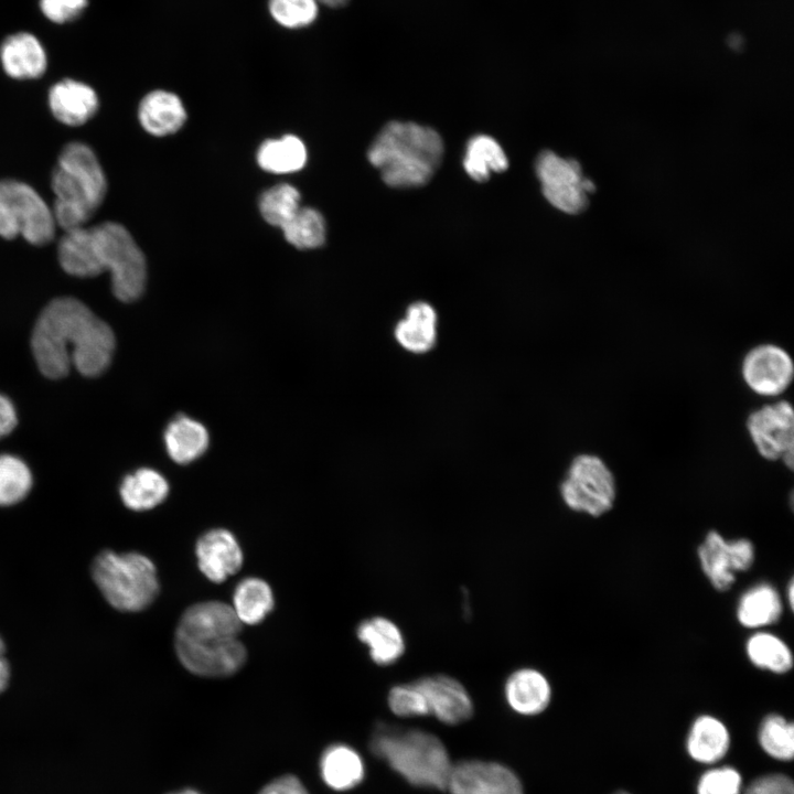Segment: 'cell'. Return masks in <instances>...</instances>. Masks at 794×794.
<instances>
[{
    "label": "cell",
    "instance_id": "obj_1",
    "mask_svg": "<svg viewBox=\"0 0 794 794\" xmlns=\"http://www.w3.org/2000/svg\"><path fill=\"white\" fill-rule=\"evenodd\" d=\"M31 347L40 371L49 378L64 377L71 366L94 377L110 364L115 335L83 302L64 297L52 300L41 312Z\"/></svg>",
    "mask_w": 794,
    "mask_h": 794
},
{
    "label": "cell",
    "instance_id": "obj_2",
    "mask_svg": "<svg viewBox=\"0 0 794 794\" xmlns=\"http://www.w3.org/2000/svg\"><path fill=\"white\" fill-rule=\"evenodd\" d=\"M57 255L62 268L72 276L87 278L109 271L112 292L120 301H135L144 290V256L130 233L118 223L66 230L58 243Z\"/></svg>",
    "mask_w": 794,
    "mask_h": 794
},
{
    "label": "cell",
    "instance_id": "obj_3",
    "mask_svg": "<svg viewBox=\"0 0 794 794\" xmlns=\"http://www.w3.org/2000/svg\"><path fill=\"white\" fill-rule=\"evenodd\" d=\"M243 624L232 605L203 601L181 615L174 636L180 663L201 677H227L245 664L247 651L239 640Z\"/></svg>",
    "mask_w": 794,
    "mask_h": 794
},
{
    "label": "cell",
    "instance_id": "obj_4",
    "mask_svg": "<svg viewBox=\"0 0 794 794\" xmlns=\"http://www.w3.org/2000/svg\"><path fill=\"white\" fill-rule=\"evenodd\" d=\"M443 154L440 135L416 122L390 121L373 140L368 161L391 187L425 185L439 168Z\"/></svg>",
    "mask_w": 794,
    "mask_h": 794
},
{
    "label": "cell",
    "instance_id": "obj_5",
    "mask_svg": "<svg viewBox=\"0 0 794 794\" xmlns=\"http://www.w3.org/2000/svg\"><path fill=\"white\" fill-rule=\"evenodd\" d=\"M53 216L65 232L83 227L103 203L107 181L94 151L71 142L62 150L52 174Z\"/></svg>",
    "mask_w": 794,
    "mask_h": 794
},
{
    "label": "cell",
    "instance_id": "obj_6",
    "mask_svg": "<svg viewBox=\"0 0 794 794\" xmlns=\"http://www.w3.org/2000/svg\"><path fill=\"white\" fill-rule=\"evenodd\" d=\"M369 749L411 785L447 788L452 764L446 747L434 734L379 723Z\"/></svg>",
    "mask_w": 794,
    "mask_h": 794
},
{
    "label": "cell",
    "instance_id": "obj_7",
    "mask_svg": "<svg viewBox=\"0 0 794 794\" xmlns=\"http://www.w3.org/2000/svg\"><path fill=\"white\" fill-rule=\"evenodd\" d=\"M92 575L108 603L119 611H142L159 594L155 566L139 552L105 550L95 558Z\"/></svg>",
    "mask_w": 794,
    "mask_h": 794
},
{
    "label": "cell",
    "instance_id": "obj_8",
    "mask_svg": "<svg viewBox=\"0 0 794 794\" xmlns=\"http://www.w3.org/2000/svg\"><path fill=\"white\" fill-rule=\"evenodd\" d=\"M559 492L569 509L601 517L613 508L618 487L612 470L600 455L580 453L572 458Z\"/></svg>",
    "mask_w": 794,
    "mask_h": 794
},
{
    "label": "cell",
    "instance_id": "obj_9",
    "mask_svg": "<svg viewBox=\"0 0 794 794\" xmlns=\"http://www.w3.org/2000/svg\"><path fill=\"white\" fill-rule=\"evenodd\" d=\"M55 232L53 212L39 193L15 180H0V236H22L33 245L52 240Z\"/></svg>",
    "mask_w": 794,
    "mask_h": 794
},
{
    "label": "cell",
    "instance_id": "obj_10",
    "mask_svg": "<svg viewBox=\"0 0 794 794\" xmlns=\"http://www.w3.org/2000/svg\"><path fill=\"white\" fill-rule=\"evenodd\" d=\"M535 169L541 192L554 207L572 215L587 208L588 194L596 190V184L583 175L578 161L544 150L536 159Z\"/></svg>",
    "mask_w": 794,
    "mask_h": 794
},
{
    "label": "cell",
    "instance_id": "obj_11",
    "mask_svg": "<svg viewBox=\"0 0 794 794\" xmlns=\"http://www.w3.org/2000/svg\"><path fill=\"white\" fill-rule=\"evenodd\" d=\"M745 428L760 457L782 461L792 470L794 450V411L792 404L780 399L751 411Z\"/></svg>",
    "mask_w": 794,
    "mask_h": 794
},
{
    "label": "cell",
    "instance_id": "obj_12",
    "mask_svg": "<svg viewBox=\"0 0 794 794\" xmlns=\"http://www.w3.org/2000/svg\"><path fill=\"white\" fill-rule=\"evenodd\" d=\"M700 569L717 591H728L739 572L748 571L755 559V548L748 538L727 539L709 530L697 547Z\"/></svg>",
    "mask_w": 794,
    "mask_h": 794
},
{
    "label": "cell",
    "instance_id": "obj_13",
    "mask_svg": "<svg viewBox=\"0 0 794 794\" xmlns=\"http://www.w3.org/2000/svg\"><path fill=\"white\" fill-rule=\"evenodd\" d=\"M741 377L758 396L775 398L783 395L794 377V363L790 353L774 343L751 347L741 361Z\"/></svg>",
    "mask_w": 794,
    "mask_h": 794
},
{
    "label": "cell",
    "instance_id": "obj_14",
    "mask_svg": "<svg viewBox=\"0 0 794 794\" xmlns=\"http://www.w3.org/2000/svg\"><path fill=\"white\" fill-rule=\"evenodd\" d=\"M447 788L451 794H524L523 785L512 770L480 760L452 764Z\"/></svg>",
    "mask_w": 794,
    "mask_h": 794
},
{
    "label": "cell",
    "instance_id": "obj_15",
    "mask_svg": "<svg viewBox=\"0 0 794 794\" xmlns=\"http://www.w3.org/2000/svg\"><path fill=\"white\" fill-rule=\"evenodd\" d=\"M422 691L429 715L446 725H459L473 715L472 699L464 686L447 675L423 676L415 680Z\"/></svg>",
    "mask_w": 794,
    "mask_h": 794
},
{
    "label": "cell",
    "instance_id": "obj_16",
    "mask_svg": "<svg viewBox=\"0 0 794 794\" xmlns=\"http://www.w3.org/2000/svg\"><path fill=\"white\" fill-rule=\"evenodd\" d=\"M197 566L212 582L222 583L240 570L244 555L236 537L225 528L204 533L195 546Z\"/></svg>",
    "mask_w": 794,
    "mask_h": 794
},
{
    "label": "cell",
    "instance_id": "obj_17",
    "mask_svg": "<svg viewBox=\"0 0 794 794\" xmlns=\"http://www.w3.org/2000/svg\"><path fill=\"white\" fill-rule=\"evenodd\" d=\"M49 105L58 121L68 126H79L96 114L99 101L96 92L89 85L67 78L51 87Z\"/></svg>",
    "mask_w": 794,
    "mask_h": 794
},
{
    "label": "cell",
    "instance_id": "obj_18",
    "mask_svg": "<svg viewBox=\"0 0 794 794\" xmlns=\"http://www.w3.org/2000/svg\"><path fill=\"white\" fill-rule=\"evenodd\" d=\"M504 695L508 706L523 716L543 712L551 699L548 678L538 669L525 667L513 672L505 682Z\"/></svg>",
    "mask_w": 794,
    "mask_h": 794
},
{
    "label": "cell",
    "instance_id": "obj_19",
    "mask_svg": "<svg viewBox=\"0 0 794 794\" xmlns=\"http://www.w3.org/2000/svg\"><path fill=\"white\" fill-rule=\"evenodd\" d=\"M0 60L4 72L17 79L37 78L47 64L42 43L28 32L8 36L1 44Z\"/></svg>",
    "mask_w": 794,
    "mask_h": 794
},
{
    "label": "cell",
    "instance_id": "obj_20",
    "mask_svg": "<svg viewBox=\"0 0 794 794\" xmlns=\"http://www.w3.org/2000/svg\"><path fill=\"white\" fill-rule=\"evenodd\" d=\"M438 315L434 308L425 301L411 303L394 329L397 343L415 354L429 352L437 341Z\"/></svg>",
    "mask_w": 794,
    "mask_h": 794
},
{
    "label": "cell",
    "instance_id": "obj_21",
    "mask_svg": "<svg viewBox=\"0 0 794 794\" xmlns=\"http://www.w3.org/2000/svg\"><path fill=\"white\" fill-rule=\"evenodd\" d=\"M356 636L367 646L372 661L379 666L396 663L406 650L400 629L384 616H373L362 621L357 626Z\"/></svg>",
    "mask_w": 794,
    "mask_h": 794
},
{
    "label": "cell",
    "instance_id": "obj_22",
    "mask_svg": "<svg viewBox=\"0 0 794 794\" xmlns=\"http://www.w3.org/2000/svg\"><path fill=\"white\" fill-rule=\"evenodd\" d=\"M138 116L149 133L161 137L178 131L186 119V111L175 94L153 90L142 98Z\"/></svg>",
    "mask_w": 794,
    "mask_h": 794
},
{
    "label": "cell",
    "instance_id": "obj_23",
    "mask_svg": "<svg viewBox=\"0 0 794 794\" xmlns=\"http://www.w3.org/2000/svg\"><path fill=\"white\" fill-rule=\"evenodd\" d=\"M782 613V598L776 588L768 582L758 583L745 590L736 609L739 624L752 630L776 623Z\"/></svg>",
    "mask_w": 794,
    "mask_h": 794
},
{
    "label": "cell",
    "instance_id": "obj_24",
    "mask_svg": "<svg viewBox=\"0 0 794 794\" xmlns=\"http://www.w3.org/2000/svg\"><path fill=\"white\" fill-rule=\"evenodd\" d=\"M320 774L326 786L344 792L357 786L364 779V763L351 747L335 743L328 747L320 758Z\"/></svg>",
    "mask_w": 794,
    "mask_h": 794
},
{
    "label": "cell",
    "instance_id": "obj_25",
    "mask_svg": "<svg viewBox=\"0 0 794 794\" xmlns=\"http://www.w3.org/2000/svg\"><path fill=\"white\" fill-rule=\"evenodd\" d=\"M208 442L206 428L187 416L175 417L164 431L167 451L180 464L198 459L206 451Z\"/></svg>",
    "mask_w": 794,
    "mask_h": 794
},
{
    "label": "cell",
    "instance_id": "obj_26",
    "mask_svg": "<svg viewBox=\"0 0 794 794\" xmlns=\"http://www.w3.org/2000/svg\"><path fill=\"white\" fill-rule=\"evenodd\" d=\"M119 493L128 508L148 511L167 498L169 483L158 471L143 468L124 479Z\"/></svg>",
    "mask_w": 794,
    "mask_h": 794
},
{
    "label": "cell",
    "instance_id": "obj_27",
    "mask_svg": "<svg viewBox=\"0 0 794 794\" xmlns=\"http://www.w3.org/2000/svg\"><path fill=\"white\" fill-rule=\"evenodd\" d=\"M749 662L761 670L784 675L793 667V653L788 644L771 632L758 631L744 645Z\"/></svg>",
    "mask_w": 794,
    "mask_h": 794
},
{
    "label": "cell",
    "instance_id": "obj_28",
    "mask_svg": "<svg viewBox=\"0 0 794 794\" xmlns=\"http://www.w3.org/2000/svg\"><path fill=\"white\" fill-rule=\"evenodd\" d=\"M729 743L726 726L717 718L704 715L698 717L690 728L687 749L695 760L712 763L726 754Z\"/></svg>",
    "mask_w": 794,
    "mask_h": 794
},
{
    "label": "cell",
    "instance_id": "obj_29",
    "mask_svg": "<svg viewBox=\"0 0 794 794\" xmlns=\"http://www.w3.org/2000/svg\"><path fill=\"white\" fill-rule=\"evenodd\" d=\"M273 607V593L265 580L248 577L235 587L232 608L242 624L256 625L262 622Z\"/></svg>",
    "mask_w": 794,
    "mask_h": 794
},
{
    "label": "cell",
    "instance_id": "obj_30",
    "mask_svg": "<svg viewBox=\"0 0 794 794\" xmlns=\"http://www.w3.org/2000/svg\"><path fill=\"white\" fill-rule=\"evenodd\" d=\"M463 168L474 181L485 182L492 172L505 171L508 168V159L494 138L475 135L466 143Z\"/></svg>",
    "mask_w": 794,
    "mask_h": 794
},
{
    "label": "cell",
    "instance_id": "obj_31",
    "mask_svg": "<svg viewBox=\"0 0 794 794\" xmlns=\"http://www.w3.org/2000/svg\"><path fill=\"white\" fill-rule=\"evenodd\" d=\"M257 161L261 169L271 173L296 172L304 165L307 150L299 138L287 135L265 141L258 150Z\"/></svg>",
    "mask_w": 794,
    "mask_h": 794
},
{
    "label": "cell",
    "instance_id": "obj_32",
    "mask_svg": "<svg viewBox=\"0 0 794 794\" xmlns=\"http://www.w3.org/2000/svg\"><path fill=\"white\" fill-rule=\"evenodd\" d=\"M280 228L286 239L300 249L316 248L325 240L324 218L311 207L300 206Z\"/></svg>",
    "mask_w": 794,
    "mask_h": 794
},
{
    "label": "cell",
    "instance_id": "obj_33",
    "mask_svg": "<svg viewBox=\"0 0 794 794\" xmlns=\"http://www.w3.org/2000/svg\"><path fill=\"white\" fill-rule=\"evenodd\" d=\"M31 486L32 474L28 465L14 455H0V506L19 503Z\"/></svg>",
    "mask_w": 794,
    "mask_h": 794
},
{
    "label": "cell",
    "instance_id": "obj_34",
    "mask_svg": "<svg viewBox=\"0 0 794 794\" xmlns=\"http://www.w3.org/2000/svg\"><path fill=\"white\" fill-rule=\"evenodd\" d=\"M759 740L763 750L779 760H791L794 753L793 723L780 715L768 716L761 723Z\"/></svg>",
    "mask_w": 794,
    "mask_h": 794
},
{
    "label": "cell",
    "instance_id": "obj_35",
    "mask_svg": "<svg viewBox=\"0 0 794 794\" xmlns=\"http://www.w3.org/2000/svg\"><path fill=\"white\" fill-rule=\"evenodd\" d=\"M300 207V193L290 184H279L266 191L259 201L265 221L281 227Z\"/></svg>",
    "mask_w": 794,
    "mask_h": 794
},
{
    "label": "cell",
    "instance_id": "obj_36",
    "mask_svg": "<svg viewBox=\"0 0 794 794\" xmlns=\"http://www.w3.org/2000/svg\"><path fill=\"white\" fill-rule=\"evenodd\" d=\"M268 9L273 20L288 29L310 25L319 14L316 0H269Z\"/></svg>",
    "mask_w": 794,
    "mask_h": 794
},
{
    "label": "cell",
    "instance_id": "obj_37",
    "mask_svg": "<svg viewBox=\"0 0 794 794\" xmlns=\"http://www.w3.org/2000/svg\"><path fill=\"white\" fill-rule=\"evenodd\" d=\"M387 701L389 709L398 717L429 716L426 698L415 682L393 686L388 691Z\"/></svg>",
    "mask_w": 794,
    "mask_h": 794
},
{
    "label": "cell",
    "instance_id": "obj_38",
    "mask_svg": "<svg viewBox=\"0 0 794 794\" xmlns=\"http://www.w3.org/2000/svg\"><path fill=\"white\" fill-rule=\"evenodd\" d=\"M740 787V774L731 768H720L701 776L698 794H739Z\"/></svg>",
    "mask_w": 794,
    "mask_h": 794
},
{
    "label": "cell",
    "instance_id": "obj_39",
    "mask_svg": "<svg viewBox=\"0 0 794 794\" xmlns=\"http://www.w3.org/2000/svg\"><path fill=\"white\" fill-rule=\"evenodd\" d=\"M88 0H40L42 13L55 23L76 19L87 7Z\"/></svg>",
    "mask_w": 794,
    "mask_h": 794
},
{
    "label": "cell",
    "instance_id": "obj_40",
    "mask_svg": "<svg viewBox=\"0 0 794 794\" xmlns=\"http://www.w3.org/2000/svg\"><path fill=\"white\" fill-rule=\"evenodd\" d=\"M744 794H794L793 782L785 775H766L752 782Z\"/></svg>",
    "mask_w": 794,
    "mask_h": 794
},
{
    "label": "cell",
    "instance_id": "obj_41",
    "mask_svg": "<svg viewBox=\"0 0 794 794\" xmlns=\"http://www.w3.org/2000/svg\"><path fill=\"white\" fill-rule=\"evenodd\" d=\"M258 794H310V792L297 775L283 774L266 783Z\"/></svg>",
    "mask_w": 794,
    "mask_h": 794
},
{
    "label": "cell",
    "instance_id": "obj_42",
    "mask_svg": "<svg viewBox=\"0 0 794 794\" xmlns=\"http://www.w3.org/2000/svg\"><path fill=\"white\" fill-rule=\"evenodd\" d=\"M17 421V411L13 404L0 394V439L14 429Z\"/></svg>",
    "mask_w": 794,
    "mask_h": 794
},
{
    "label": "cell",
    "instance_id": "obj_43",
    "mask_svg": "<svg viewBox=\"0 0 794 794\" xmlns=\"http://www.w3.org/2000/svg\"><path fill=\"white\" fill-rule=\"evenodd\" d=\"M4 652V643L0 636V694L7 688L10 678V667Z\"/></svg>",
    "mask_w": 794,
    "mask_h": 794
},
{
    "label": "cell",
    "instance_id": "obj_44",
    "mask_svg": "<svg viewBox=\"0 0 794 794\" xmlns=\"http://www.w3.org/2000/svg\"><path fill=\"white\" fill-rule=\"evenodd\" d=\"M318 3H322L324 6L331 7V8H339L345 6L348 0H316Z\"/></svg>",
    "mask_w": 794,
    "mask_h": 794
},
{
    "label": "cell",
    "instance_id": "obj_45",
    "mask_svg": "<svg viewBox=\"0 0 794 794\" xmlns=\"http://www.w3.org/2000/svg\"><path fill=\"white\" fill-rule=\"evenodd\" d=\"M786 593H787L786 597H787L788 607H790V609H793V602H794V582H793V579H791L790 582H788L787 592H786Z\"/></svg>",
    "mask_w": 794,
    "mask_h": 794
},
{
    "label": "cell",
    "instance_id": "obj_46",
    "mask_svg": "<svg viewBox=\"0 0 794 794\" xmlns=\"http://www.w3.org/2000/svg\"><path fill=\"white\" fill-rule=\"evenodd\" d=\"M167 794H202V793L198 792L197 790H194V788H190V787H189V788H181V790H178V791L169 792V793H167Z\"/></svg>",
    "mask_w": 794,
    "mask_h": 794
},
{
    "label": "cell",
    "instance_id": "obj_47",
    "mask_svg": "<svg viewBox=\"0 0 794 794\" xmlns=\"http://www.w3.org/2000/svg\"><path fill=\"white\" fill-rule=\"evenodd\" d=\"M614 794H629V793H626V792H618V793H614Z\"/></svg>",
    "mask_w": 794,
    "mask_h": 794
}]
</instances>
